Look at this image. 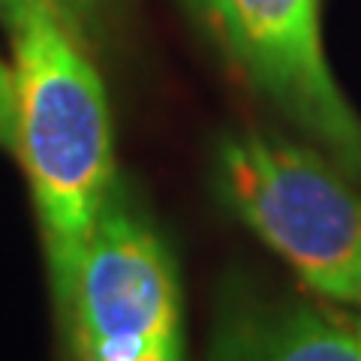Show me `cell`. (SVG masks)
Masks as SVG:
<instances>
[{"label": "cell", "mask_w": 361, "mask_h": 361, "mask_svg": "<svg viewBox=\"0 0 361 361\" xmlns=\"http://www.w3.org/2000/svg\"><path fill=\"white\" fill-rule=\"evenodd\" d=\"M63 346L73 361H184L175 256L121 187L90 238Z\"/></svg>", "instance_id": "3"}, {"label": "cell", "mask_w": 361, "mask_h": 361, "mask_svg": "<svg viewBox=\"0 0 361 361\" xmlns=\"http://www.w3.org/2000/svg\"><path fill=\"white\" fill-rule=\"evenodd\" d=\"M0 148L16 151V82L13 70L0 63Z\"/></svg>", "instance_id": "6"}, {"label": "cell", "mask_w": 361, "mask_h": 361, "mask_svg": "<svg viewBox=\"0 0 361 361\" xmlns=\"http://www.w3.org/2000/svg\"><path fill=\"white\" fill-rule=\"evenodd\" d=\"M190 9L199 16V18H205L208 25H211V16H214V0H187Z\"/></svg>", "instance_id": "8"}, {"label": "cell", "mask_w": 361, "mask_h": 361, "mask_svg": "<svg viewBox=\"0 0 361 361\" xmlns=\"http://www.w3.org/2000/svg\"><path fill=\"white\" fill-rule=\"evenodd\" d=\"M214 187L316 295L361 310V184L331 157L274 133H229Z\"/></svg>", "instance_id": "2"}, {"label": "cell", "mask_w": 361, "mask_h": 361, "mask_svg": "<svg viewBox=\"0 0 361 361\" xmlns=\"http://www.w3.org/2000/svg\"><path fill=\"white\" fill-rule=\"evenodd\" d=\"M13 25L16 151L39 223L61 341L90 238L115 180L109 97L58 0H30Z\"/></svg>", "instance_id": "1"}, {"label": "cell", "mask_w": 361, "mask_h": 361, "mask_svg": "<svg viewBox=\"0 0 361 361\" xmlns=\"http://www.w3.org/2000/svg\"><path fill=\"white\" fill-rule=\"evenodd\" d=\"M211 27L247 82L361 184V118L325 61L319 0H214Z\"/></svg>", "instance_id": "4"}, {"label": "cell", "mask_w": 361, "mask_h": 361, "mask_svg": "<svg viewBox=\"0 0 361 361\" xmlns=\"http://www.w3.org/2000/svg\"><path fill=\"white\" fill-rule=\"evenodd\" d=\"M27 4H30V0H0V13H4L6 21H13Z\"/></svg>", "instance_id": "7"}, {"label": "cell", "mask_w": 361, "mask_h": 361, "mask_svg": "<svg viewBox=\"0 0 361 361\" xmlns=\"http://www.w3.org/2000/svg\"><path fill=\"white\" fill-rule=\"evenodd\" d=\"M58 6L63 9V13H87L90 6H94V0H58Z\"/></svg>", "instance_id": "9"}, {"label": "cell", "mask_w": 361, "mask_h": 361, "mask_svg": "<svg viewBox=\"0 0 361 361\" xmlns=\"http://www.w3.org/2000/svg\"><path fill=\"white\" fill-rule=\"evenodd\" d=\"M211 361H361V316L325 298L235 295L220 310Z\"/></svg>", "instance_id": "5"}]
</instances>
